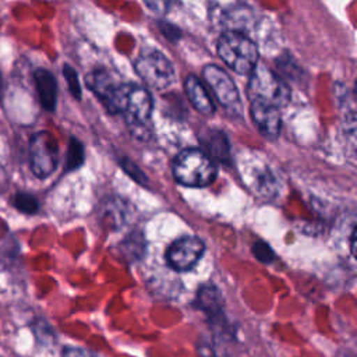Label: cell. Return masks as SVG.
Masks as SVG:
<instances>
[{
	"label": "cell",
	"mask_w": 357,
	"mask_h": 357,
	"mask_svg": "<svg viewBox=\"0 0 357 357\" xmlns=\"http://www.w3.org/2000/svg\"><path fill=\"white\" fill-rule=\"evenodd\" d=\"M106 109L110 113H123L131 127L144 128L151 117L152 98L139 85L119 82Z\"/></svg>",
	"instance_id": "1"
},
{
	"label": "cell",
	"mask_w": 357,
	"mask_h": 357,
	"mask_svg": "<svg viewBox=\"0 0 357 357\" xmlns=\"http://www.w3.org/2000/svg\"><path fill=\"white\" fill-rule=\"evenodd\" d=\"M173 174L183 185L205 187L215 180L216 167L204 151L184 149L173 162Z\"/></svg>",
	"instance_id": "2"
},
{
	"label": "cell",
	"mask_w": 357,
	"mask_h": 357,
	"mask_svg": "<svg viewBox=\"0 0 357 357\" xmlns=\"http://www.w3.org/2000/svg\"><path fill=\"white\" fill-rule=\"evenodd\" d=\"M220 59L238 74H251L258 63L257 45L244 33L229 31L218 40Z\"/></svg>",
	"instance_id": "3"
},
{
	"label": "cell",
	"mask_w": 357,
	"mask_h": 357,
	"mask_svg": "<svg viewBox=\"0 0 357 357\" xmlns=\"http://www.w3.org/2000/svg\"><path fill=\"white\" fill-rule=\"evenodd\" d=\"M248 92L252 99H259L276 107L287 105L290 89L286 82L266 67H255L251 71Z\"/></svg>",
	"instance_id": "4"
},
{
	"label": "cell",
	"mask_w": 357,
	"mask_h": 357,
	"mask_svg": "<svg viewBox=\"0 0 357 357\" xmlns=\"http://www.w3.org/2000/svg\"><path fill=\"white\" fill-rule=\"evenodd\" d=\"M135 71L141 79L153 89H165L174 81L172 63L158 50H148L135 60Z\"/></svg>",
	"instance_id": "5"
},
{
	"label": "cell",
	"mask_w": 357,
	"mask_h": 357,
	"mask_svg": "<svg viewBox=\"0 0 357 357\" xmlns=\"http://www.w3.org/2000/svg\"><path fill=\"white\" fill-rule=\"evenodd\" d=\"M57 160L59 149L53 135L46 131L33 134L29 141V165L32 173L39 178H45L54 172Z\"/></svg>",
	"instance_id": "6"
},
{
	"label": "cell",
	"mask_w": 357,
	"mask_h": 357,
	"mask_svg": "<svg viewBox=\"0 0 357 357\" xmlns=\"http://www.w3.org/2000/svg\"><path fill=\"white\" fill-rule=\"evenodd\" d=\"M202 77L212 89L219 103L230 113L238 114L241 112V100L238 91L231 78L218 66L208 64L202 70Z\"/></svg>",
	"instance_id": "7"
},
{
	"label": "cell",
	"mask_w": 357,
	"mask_h": 357,
	"mask_svg": "<svg viewBox=\"0 0 357 357\" xmlns=\"http://www.w3.org/2000/svg\"><path fill=\"white\" fill-rule=\"evenodd\" d=\"M205 250L204 241L198 237L187 236L170 244L166 252V259L170 268L183 272L191 269L202 257Z\"/></svg>",
	"instance_id": "8"
},
{
	"label": "cell",
	"mask_w": 357,
	"mask_h": 357,
	"mask_svg": "<svg viewBox=\"0 0 357 357\" xmlns=\"http://www.w3.org/2000/svg\"><path fill=\"white\" fill-rule=\"evenodd\" d=\"M244 181L252 188L255 194L259 197L271 198L275 197L279 191V178L271 170L269 166L254 163L251 166H245L241 169Z\"/></svg>",
	"instance_id": "9"
},
{
	"label": "cell",
	"mask_w": 357,
	"mask_h": 357,
	"mask_svg": "<svg viewBox=\"0 0 357 357\" xmlns=\"http://www.w3.org/2000/svg\"><path fill=\"white\" fill-rule=\"evenodd\" d=\"M251 119L258 131L268 139H276L280 132V114L275 105L252 99L250 107Z\"/></svg>",
	"instance_id": "10"
},
{
	"label": "cell",
	"mask_w": 357,
	"mask_h": 357,
	"mask_svg": "<svg viewBox=\"0 0 357 357\" xmlns=\"http://www.w3.org/2000/svg\"><path fill=\"white\" fill-rule=\"evenodd\" d=\"M184 89H185L188 100L191 102V105L194 106V109L197 112H199L201 114H205V116H211L215 112V106H213L206 89L204 88V85L195 75H188L185 78Z\"/></svg>",
	"instance_id": "11"
},
{
	"label": "cell",
	"mask_w": 357,
	"mask_h": 357,
	"mask_svg": "<svg viewBox=\"0 0 357 357\" xmlns=\"http://www.w3.org/2000/svg\"><path fill=\"white\" fill-rule=\"evenodd\" d=\"M197 305L201 308L211 319L216 321L222 318L223 312V298L220 291L213 284L202 286L197 294Z\"/></svg>",
	"instance_id": "12"
},
{
	"label": "cell",
	"mask_w": 357,
	"mask_h": 357,
	"mask_svg": "<svg viewBox=\"0 0 357 357\" xmlns=\"http://www.w3.org/2000/svg\"><path fill=\"white\" fill-rule=\"evenodd\" d=\"M35 81L43 107L53 110L56 105V82L53 75L46 70H38L35 73Z\"/></svg>",
	"instance_id": "13"
},
{
	"label": "cell",
	"mask_w": 357,
	"mask_h": 357,
	"mask_svg": "<svg viewBox=\"0 0 357 357\" xmlns=\"http://www.w3.org/2000/svg\"><path fill=\"white\" fill-rule=\"evenodd\" d=\"M13 205L15 209L26 215H33L39 209L38 199L33 195L26 192H17L13 198Z\"/></svg>",
	"instance_id": "14"
},
{
	"label": "cell",
	"mask_w": 357,
	"mask_h": 357,
	"mask_svg": "<svg viewBox=\"0 0 357 357\" xmlns=\"http://www.w3.org/2000/svg\"><path fill=\"white\" fill-rule=\"evenodd\" d=\"M209 151L216 159H219L222 162L229 159V145H227L225 134L213 132L211 135V138H209Z\"/></svg>",
	"instance_id": "15"
},
{
	"label": "cell",
	"mask_w": 357,
	"mask_h": 357,
	"mask_svg": "<svg viewBox=\"0 0 357 357\" xmlns=\"http://www.w3.org/2000/svg\"><path fill=\"white\" fill-rule=\"evenodd\" d=\"M84 160V151H82V145L75 141L71 139L70 142V148H68V156H67V163H66V169L73 170L77 169Z\"/></svg>",
	"instance_id": "16"
},
{
	"label": "cell",
	"mask_w": 357,
	"mask_h": 357,
	"mask_svg": "<svg viewBox=\"0 0 357 357\" xmlns=\"http://www.w3.org/2000/svg\"><path fill=\"white\" fill-rule=\"evenodd\" d=\"M252 254H254V257H255L258 261H261V262H264V264H269V262L273 259V257H275L272 248H271L265 241H261V240H258V241L254 243V245H252Z\"/></svg>",
	"instance_id": "17"
},
{
	"label": "cell",
	"mask_w": 357,
	"mask_h": 357,
	"mask_svg": "<svg viewBox=\"0 0 357 357\" xmlns=\"http://www.w3.org/2000/svg\"><path fill=\"white\" fill-rule=\"evenodd\" d=\"M64 75H66V79H67V82H68V85H70L71 92L78 98V96H79V84H78L75 71H74L70 66H66V67H64Z\"/></svg>",
	"instance_id": "18"
},
{
	"label": "cell",
	"mask_w": 357,
	"mask_h": 357,
	"mask_svg": "<svg viewBox=\"0 0 357 357\" xmlns=\"http://www.w3.org/2000/svg\"><path fill=\"white\" fill-rule=\"evenodd\" d=\"M144 3L155 13H166L170 8L172 0H144Z\"/></svg>",
	"instance_id": "19"
},
{
	"label": "cell",
	"mask_w": 357,
	"mask_h": 357,
	"mask_svg": "<svg viewBox=\"0 0 357 357\" xmlns=\"http://www.w3.org/2000/svg\"><path fill=\"white\" fill-rule=\"evenodd\" d=\"M61 357H93V354L79 347H67L63 351Z\"/></svg>",
	"instance_id": "20"
}]
</instances>
